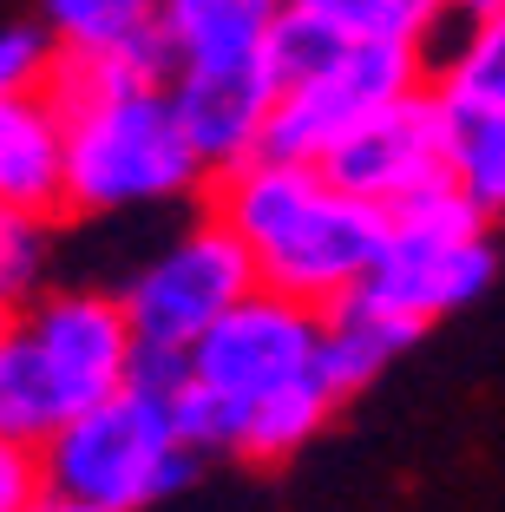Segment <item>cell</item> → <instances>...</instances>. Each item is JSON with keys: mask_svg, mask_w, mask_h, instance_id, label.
<instances>
[{"mask_svg": "<svg viewBox=\"0 0 505 512\" xmlns=\"http://www.w3.org/2000/svg\"><path fill=\"white\" fill-rule=\"evenodd\" d=\"M204 191H210V217L243 243L256 283L309 302V309L368 283L387 237L381 204L342 191L315 158L256 151L243 165L217 171Z\"/></svg>", "mask_w": 505, "mask_h": 512, "instance_id": "cell-1", "label": "cell"}, {"mask_svg": "<svg viewBox=\"0 0 505 512\" xmlns=\"http://www.w3.org/2000/svg\"><path fill=\"white\" fill-rule=\"evenodd\" d=\"M453 184L473 197L492 224L505 217V112L460 119V145H453Z\"/></svg>", "mask_w": 505, "mask_h": 512, "instance_id": "cell-17", "label": "cell"}, {"mask_svg": "<svg viewBox=\"0 0 505 512\" xmlns=\"http://www.w3.org/2000/svg\"><path fill=\"white\" fill-rule=\"evenodd\" d=\"M60 125H66V211L79 217L178 204V197H197L210 184L164 79L132 86L119 99H99Z\"/></svg>", "mask_w": 505, "mask_h": 512, "instance_id": "cell-2", "label": "cell"}, {"mask_svg": "<svg viewBox=\"0 0 505 512\" xmlns=\"http://www.w3.org/2000/svg\"><path fill=\"white\" fill-rule=\"evenodd\" d=\"M53 46H119L158 27V0H40Z\"/></svg>", "mask_w": 505, "mask_h": 512, "instance_id": "cell-15", "label": "cell"}, {"mask_svg": "<svg viewBox=\"0 0 505 512\" xmlns=\"http://www.w3.org/2000/svg\"><path fill=\"white\" fill-rule=\"evenodd\" d=\"M453 145H460V119L440 106V92L420 79L414 92L387 99L381 112L355 125L342 145L322 158V171L342 191L368 197V204H401V197L427 191V184L453 178Z\"/></svg>", "mask_w": 505, "mask_h": 512, "instance_id": "cell-7", "label": "cell"}, {"mask_svg": "<svg viewBox=\"0 0 505 512\" xmlns=\"http://www.w3.org/2000/svg\"><path fill=\"white\" fill-rule=\"evenodd\" d=\"M243 289H256L250 256H243V243L204 211L164 243V250H151L132 270V283L112 289V296H119V309H125L138 342L191 348Z\"/></svg>", "mask_w": 505, "mask_h": 512, "instance_id": "cell-6", "label": "cell"}, {"mask_svg": "<svg viewBox=\"0 0 505 512\" xmlns=\"http://www.w3.org/2000/svg\"><path fill=\"white\" fill-rule=\"evenodd\" d=\"M427 335V322H414L407 309L381 296V289L355 283L348 296L322 302V329H315V375L335 401L361 394L368 381H381V368H394L407 348Z\"/></svg>", "mask_w": 505, "mask_h": 512, "instance_id": "cell-10", "label": "cell"}, {"mask_svg": "<svg viewBox=\"0 0 505 512\" xmlns=\"http://www.w3.org/2000/svg\"><path fill=\"white\" fill-rule=\"evenodd\" d=\"M46 256H53V237H46V217L27 211H0V302H33L46 283Z\"/></svg>", "mask_w": 505, "mask_h": 512, "instance_id": "cell-18", "label": "cell"}, {"mask_svg": "<svg viewBox=\"0 0 505 512\" xmlns=\"http://www.w3.org/2000/svg\"><path fill=\"white\" fill-rule=\"evenodd\" d=\"M14 322L33 335V348L53 362V375L73 388L79 407L119 388L138 348L112 289H40L33 302L14 309Z\"/></svg>", "mask_w": 505, "mask_h": 512, "instance_id": "cell-9", "label": "cell"}, {"mask_svg": "<svg viewBox=\"0 0 505 512\" xmlns=\"http://www.w3.org/2000/svg\"><path fill=\"white\" fill-rule=\"evenodd\" d=\"M27 512H105V506H86V499H73V493H53V486H40V499H33Z\"/></svg>", "mask_w": 505, "mask_h": 512, "instance_id": "cell-22", "label": "cell"}, {"mask_svg": "<svg viewBox=\"0 0 505 512\" xmlns=\"http://www.w3.org/2000/svg\"><path fill=\"white\" fill-rule=\"evenodd\" d=\"M420 7H427V20H433V27H460V20L492 14L499 0H420Z\"/></svg>", "mask_w": 505, "mask_h": 512, "instance_id": "cell-21", "label": "cell"}, {"mask_svg": "<svg viewBox=\"0 0 505 512\" xmlns=\"http://www.w3.org/2000/svg\"><path fill=\"white\" fill-rule=\"evenodd\" d=\"M420 79H427V60H420L414 40H342L315 73L289 79L276 92L269 125H263V151H276V158H315L322 165L368 112H381L401 92H414Z\"/></svg>", "mask_w": 505, "mask_h": 512, "instance_id": "cell-5", "label": "cell"}, {"mask_svg": "<svg viewBox=\"0 0 505 512\" xmlns=\"http://www.w3.org/2000/svg\"><path fill=\"white\" fill-rule=\"evenodd\" d=\"M40 480L105 512H145L197 480V453L171 434L158 394L119 381L40 440Z\"/></svg>", "mask_w": 505, "mask_h": 512, "instance_id": "cell-3", "label": "cell"}, {"mask_svg": "<svg viewBox=\"0 0 505 512\" xmlns=\"http://www.w3.org/2000/svg\"><path fill=\"white\" fill-rule=\"evenodd\" d=\"M420 60H427V86L453 119L505 112V0L460 27H427Z\"/></svg>", "mask_w": 505, "mask_h": 512, "instance_id": "cell-12", "label": "cell"}, {"mask_svg": "<svg viewBox=\"0 0 505 512\" xmlns=\"http://www.w3.org/2000/svg\"><path fill=\"white\" fill-rule=\"evenodd\" d=\"M40 447H20V440L0 434V512H27L40 499Z\"/></svg>", "mask_w": 505, "mask_h": 512, "instance_id": "cell-20", "label": "cell"}, {"mask_svg": "<svg viewBox=\"0 0 505 512\" xmlns=\"http://www.w3.org/2000/svg\"><path fill=\"white\" fill-rule=\"evenodd\" d=\"M7 316H14V302H0V329H7Z\"/></svg>", "mask_w": 505, "mask_h": 512, "instance_id": "cell-23", "label": "cell"}, {"mask_svg": "<svg viewBox=\"0 0 505 512\" xmlns=\"http://www.w3.org/2000/svg\"><path fill=\"white\" fill-rule=\"evenodd\" d=\"M0 211L66 217V125L40 92L0 99Z\"/></svg>", "mask_w": 505, "mask_h": 512, "instance_id": "cell-11", "label": "cell"}, {"mask_svg": "<svg viewBox=\"0 0 505 512\" xmlns=\"http://www.w3.org/2000/svg\"><path fill=\"white\" fill-rule=\"evenodd\" d=\"M164 92L178 106V125L191 132L204 171L243 165L263 151V125H269V106H276V73H269L263 46L256 53H237V60H191V66H171L164 73Z\"/></svg>", "mask_w": 505, "mask_h": 512, "instance_id": "cell-8", "label": "cell"}, {"mask_svg": "<svg viewBox=\"0 0 505 512\" xmlns=\"http://www.w3.org/2000/svg\"><path fill=\"white\" fill-rule=\"evenodd\" d=\"M73 407H79L73 388L53 375V362L33 348V335L7 316V329H0V434L20 440V447H40Z\"/></svg>", "mask_w": 505, "mask_h": 512, "instance_id": "cell-14", "label": "cell"}, {"mask_svg": "<svg viewBox=\"0 0 505 512\" xmlns=\"http://www.w3.org/2000/svg\"><path fill=\"white\" fill-rule=\"evenodd\" d=\"M289 14H309L315 27L342 40H427V7L420 0H283Z\"/></svg>", "mask_w": 505, "mask_h": 512, "instance_id": "cell-16", "label": "cell"}, {"mask_svg": "<svg viewBox=\"0 0 505 512\" xmlns=\"http://www.w3.org/2000/svg\"><path fill=\"white\" fill-rule=\"evenodd\" d=\"M46 60H53V33L46 27H0V99L40 92Z\"/></svg>", "mask_w": 505, "mask_h": 512, "instance_id": "cell-19", "label": "cell"}, {"mask_svg": "<svg viewBox=\"0 0 505 512\" xmlns=\"http://www.w3.org/2000/svg\"><path fill=\"white\" fill-rule=\"evenodd\" d=\"M283 0H158V33L171 66L191 60H237V53H256L276 20Z\"/></svg>", "mask_w": 505, "mask_h": 512, "instance_id": "cell-13", "label": "cell"}, {"mask_svg": "<svg viewBox=\"0 0 505 512\" xmlns=\"http://www.w3.org/2000/svg\"><path fill=\"white\" fill-rule=\"evenodd\" d=\"M499 250H492V217L479 211L460 184H427V191L387 204V237L368 270V289H381L394 309L414 322H440L453 309L486 296Z\"/></svg>", "mask_w": 505, "mask_h": 512, "instance_id": "cell-4", "label": "cell"}]
</instances>
